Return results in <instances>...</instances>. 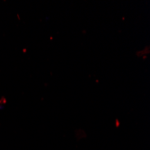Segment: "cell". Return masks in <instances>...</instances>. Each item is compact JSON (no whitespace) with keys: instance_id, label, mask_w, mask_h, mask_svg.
<instances>
[]
</instances>
